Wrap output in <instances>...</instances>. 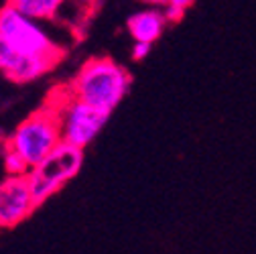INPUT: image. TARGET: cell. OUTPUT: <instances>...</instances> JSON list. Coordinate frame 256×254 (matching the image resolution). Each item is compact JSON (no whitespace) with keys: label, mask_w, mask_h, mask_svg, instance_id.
<instances>
[{"label":"cell","mask_w":256,"mask_h":254,"mask_svg":"<svg viewBox=\"0 0 256 254\" xmlns=\"http://www.w3.org/2000/svg\"><path fill=\"white\" fill-rule=\"evenodd\" d=\"M132 78L128 72L108 57H96L86 61L70 82L68 92L78 100L112 114L114 108L128 94Z\"/></svg>","instance_id":"1"},{"label":"cell","mask_w":256,"mask_h":254,"mask_svg":"<svg viewBox=\"0 0 256 254\" xmlns=\"http://www.w3.org/2000/svg\"><path fill=\"white\" fill-rule=\"evenodd\" d=\"M84 165V148L74 146L70 142H59L47 156H43L37 165H33L26 173L30 192L41 206L49 198H53L59 189L66 187Z\"/></svg>","instance_id":"2"},{"label":"cell","mask_w":256,"mask_h":254,"mask_svg":"<svg viewBox=\"0 0 256 254\" xmlns=\"http://www.w3.org/2000/svg\"><path fill=\"white\" fill-rule=\"evenodd\" d=\"M59 142H61V128H59L57 110L53 104H47L30 116H26L12 130V134L4 144L16 150L28 167H33L43 156H47Z\"/></svg>","instance_id":"3"},{"label":"cell","mask_w":256,"mask_h":254,"mask_svg":"<svg viewBox=\"0 0 256 254\" xmlns=\"http://www.w3.org/2000/svg\"><path fill=\"white\" fill-rule=\"evenodd\" d=\"M0 37L10 47H14L22 55H37V57H63V47L51 37L49 30L14 6L6 2V6L0 8Z\"/></svg>","instance_id":"4"},{"label":"cell","mask_w":256,"mask_h":254,"mask_svg":"<svg viewBox=\"0 0 256 254\" xmlns=\"http://www.w3.org/2000/svg\"><path fill=\"white\" fill-rule=\"evenodd\" d=\"M53 106L59 118L61 140L80 148H86L88 144H92L110 118V114L78 100L68 90L63 92L61 100Z\"/></svg>","instance_id":"5"},{"label":"cell","mask_w":256,"mask_h":254,"mask_svg":"<svg viewBox=\"0 0 256 254\" xmlns=\"http://www.w3.org/2000/svg\"><path fill=\"white\" fill-rule=\"evenodd\" d=\"M37 202L26 175H6L0 183V228H16L33 214Z\"/></svg>","instance_id":"6"},{"label":"cell","mask_w":256,"mask_h":254,"mask_svg":"<svg viewBox=\"0 0 256 254\" xmlns=\"http://www.w3.org/2000/svg\"><path fill=\"white\" fill-rule=\"evenodd\" d=\"M57 63L59 59H53V57L22 55L0 37V72L10 82H16V84L35 82L47 72H51Z\"/></svg>","instance_id":"7"},{"label":"cell","mask_w":256,"mask_h":254,"mask_svg":"<svg viewBox=\"0 0 256 254\" xmlns=\"http://www.w3.org/2000/svg\"><path fill=\"white\" fill-rule=\"evenodd\" d=\"M165 24H167L165 14L156 8L138 10V12L130 14L126 20V28H128V33H130V37L134 41H142V43H150V45L163 35Z\"/></svg>","instance_id":"8"},{"label":"cell","mask_w":256,"mask_h":254,"mask_svg":"<svg viewBox=\"0 0 256 254\" xmlns=\"http://www.w3.org/2000/svg\"><path fill=\"white\" fill-rule=\"evenodd\" d=\"M8 4L35 20H59L68 6L66 0H8Z\"/></svg>","instance_id":"9"},{"label":"cell","mask_w":256,"mask_h":254,"mask_svg":"<svg viewBox=\"0 0 256 254\" xmlns=\"http://www.w3.org/2000/svg\"><path fill=\"white\" fill-rule=\"evenodd\" d=\"M2 167H4L6 175H26L28 169H30L26 165L24 158L16 150H12L10 146H6V144L2 148Z\"/></svg>","instance_id":"10"},{"label":"cell","mask_w":256,"mask_h":254,"mask_svg":"<svg viewBox=\"0 0 256 254\" xmlns=\"http://www.w3.org/2000/svg\"><path fill=\"white\" fill-rule=\"evenodd\" d=\"M152 6H173V8H179V10H187L191 4H194V0H148Z\"/></svg>","instance_id":"11"},{"label":"cell","mask_w":256,"mask_h":254,"mask_svg":"<svg viewBox=\"0 0 256 254\" xmlns=\"http://www.w3.org/2000/svg\"><path fill=\"white\" fill-rule=\"evenodd\" d=\"M150 43H142V41H134V45H132V59L134 61H142L148 53H150Z\"/></svg>","instance_id":"12"},{"label":"cell","mask_w":256,"mask_h":254,"mask_svg":"<svg viewBox=\"0 0 256 254\" xmlns=\"http://www.w3.org/2000/svg\"><path fill=\"white\" fill-rule=\"evenodd\" d=\"M66 2H68V6H76L80 12H84V10L94 8L98 4V0H66Z\"/></svg>","instance_id":"13"}]
</instances>
